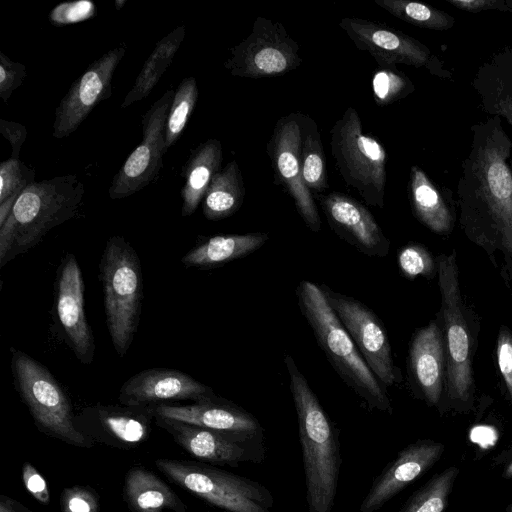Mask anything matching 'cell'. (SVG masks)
<instances>
[{
    "label": "cell",
    "instance_id": "cell-29",
    "mask_svg": "<svg viewBox=\"0 0 512 512\" xmlns=\"http://www.w3.org/2000/svg\"><path fill=\"white\" fill-rule=\"evenodd\" d=\"M245 187L235 160L217 172L203 199V214L211 221L227 218L243 204Z\"/></svg>",
    "mask_w": 512,
    "mask_h": 512
},
{
    "label": "cell",
    "instance_id": "cell-20",
    "mask_svg": "<svg viewBox=\"0 0 512 512\" xmlns=\"http://www.w3.org/2000/svg\"><path fill=\"white\" fill-rule=\"evenodd\" d=\"M214 396L213 390L187 373L170 368H151L127 379L118 400L127 406L152 407L170 401L194 402Z\"/></svg>",
    "mask_w": 512,
    "mask_h": 512
},
{
    "label": "cell",
    "instance_id": "cell-2",
    "mask_svg": "<svg viewBox=\"0 0 512 512\" xmlns=\"http://www.w3.org/2000/svg\"><path fill=\"white\" fill-rule=\"evenodd\" d=\"M284 361L297 413L308 512H332L342 463L339 434L294 359L286 355Z\"/></svg>",
    "mask_w": 512,
    "mask_h": 512
},
{
    "label": "cell",
    "instance_id": "cell-22",
    "mask_svg": "<svg viewBox=\"0 0 512 512\" xmlns=\"http://www.w3.org/2000/svg\"><path fill=\"white\" fill-rule=\"evenodd\" d=\"M444 445L432 440L409 444L375 477L360 512H376L441 458Z\"/></svg>",
    "mask_w": 512,
    "mask_h": 512
},
{
    "label": "cell",
    "instance_id": "cell-17",
    "mask_svg": "<svg viewBox=\"0 0 512 512\" xmlns=\"http://www.w3.org/2000/svg\"><path fill=\"white\" fill-rule=\"evenodd\" d=\"M154 421L183 450L201 462L237 467L241 463H259L263 459L262 445L171 418L154 416Z\"/></svg>",
    "mask_w": 512,
    "mask_h": 512
},
{
    "label": "cell",
    "instance_id": "cell-39",
    "mask_svg": "<svg viewBox=\"0 0 512 512\" xmlns=\"http://www.w3.org/2000/svg\"><path fill=\"white\" fill-rule=\"evenodd\" d=\"M62 512H98V496L90 487L65 488L60 497Z\"/></svg>",
    "mask_w": 512,
    "mask_h": 512
},
{
    "label": "cell",
    "instance_id": "cell-45",
    "mask_svg": "<svg viewBox=\"0 0 512 512\" xmlns=\"http://www.w3.org/2000/svg\"><path fill=\"white\" fill-rule=\"evenodd\" d=\"M0 512H31L19 502L2 495L0 497Z\"/></svg>",
    "mask_w": 512,
    "mask_h": 512
},
{
    "label": "cell",
    "instance_id": "cell-15",
    "mask_svg": "<svg viewBox=\"0 0 512 512\" xmlns=\"http://www.w3.org/2000/svg\"><path fill=\"white\" fill-rule=\"evenodd\" d=\"M125 51L124 44L110 49L72 83L55 110L52 135L56 139L75 132L100 102L111 97L113 75Z\"/></svg>",
    "mask_w": 512,
    "mask_h": 512
},
{
    "label": "cell",
    "instance_id": "cell-42",
    "mask_svg": "<svg viewBox=\"0 0 512 512\" xmlns=\"http://www.w3.org/2000/svg\"><path fill=\"white\" fill-rule=\"evenodd\" d=\"M22 480L28 492L40 503H50V492L43 476L29 462L22 466Z\"/></svg>",
    "mask_w": 512,
    "mask_h": 512
},
{
    "label": "cell",
    "instance_id": "cell-37",
    "mask_svg": "<svg viewBox=\"0 0 512 512\" xmlns=\"http://www.w3.org/2000/svg\"><path fill=\"white\" fill-rule=\"evenodd\" d=\"M398 265L402 274L410 279L417 276L428 277L435 271L431 254L420 244H410L401 249Z\"/></svg>",
    "mask_w": 512,
    "mask_h": 512
},
{
    "label": "cell",
    "instance_id": "cell-21",
    "mask_svg": "<svg viewBox=\"0 0 512 512\" xmlns=\"http://www.w3.org/2000/svg\"><path fill=\"white\" fill-rule=\"evenodd\" d=\"M330 228L343 240L370 257H384L390 243L370 211L339 192L317 194Z\"/></svg>",
    "mask_w": 512,
    "mask_h": 512
},
{
    "label": "cell",
    "instance_id": "cell-1",
    "mask_svg": "<svg viewBox=\"0 0 512 512\" xmlns=\"http://www.w3.org/2000/svg\"><path fill=\"white\" fill-rule=\"evenodd\" d=\"M469 153L457 184L459 222L466 236L512 267V140L502 118L471 127Z\"/></svg>",
    "mask_w": 512,
    "mask_h": 512
},
{
    "label": "cell",
    "instance_id": "cell-44",
    "mask_svg": "<svg viewBox=\"0 0 512 512\" xmlns=\"http://www.w3.org/2000/svg\"><path fill=\"white\" fill-rule=\"evenodd\" d=\"M0 133L11 144V157L19 158L21 147L27 137L26 127L15 121L0 119Z\"/></svg>",
    "mask_w": 512,
    "mask_h": 512
},
{
    "label": "cell",
    "instance_id": "cell-6",
    "mask_svg": "<svg viewBox=\"0 0 512 512\" xmlns=\"http://www.w3.org/2000/svg\"><path fill=\"white\" fill-rule=\"evenodd\" d=\"M11 369L15 389L41 432L72 446L93 447L76 429L71 401L45 366L12 347Z\"/></svg>",
    "mask_w": 512,
    "mask_h": 512
},
{
    "label": "cell",
    "instance_id": "cell-4",
    "mask_svg": "<svg viewBox=\"0 0 512 512\" xmlns=\"http://www.w3.org/2000/svg\"><path fill=\"white\" fill-rule=\"evenodd\" d=\"M300 310L327 359L370 410L391 413L384 386L361 357L350 335L329 305L321 286L301 281L296 289Z\"/></svg>",
    "mask_w": 512,
    "mask_h": 512
},
{
    "label": "cell",
    "instance_id": "cell-36",
    "mask_svg": "<svg viewBox=\"0 0 512 512\" xmlns=\"http://www.w3.org/2000/svg\"><path fill=\"white\" fill-rule=\"evenodd\" d=\"M35 181V170L19 158L0 163V203L20 194Z\"/></svg>",
    "mask_w": 512,
    "mask_h": 512
},
{
    "label": "cell",
    "instance_id": "cell-8",
    "mask_svg": "<svg viewBox=\"0 0 512 512\" xmlns=\"http://www.w3.org/2000/svg\"><path fill=\"white\" fill-rule=\"evenodd\" d=\"M156 467L172 482L228 512H272L270 490L246 478L204 462L157 459Z\"/></svg>",
    "mask_w": 512,
    "mask_h": 512
},
{
    "label": "cell",
    "instance_id": "cell-18",
    "mask_svg": "<svg viewBox=\"0 0 512 512\" xmlns=\"http://www.w3.org/2000/svg\"><path fill=\"white\" fill-rule=\"evenodd\" d=\"M55 309L65 341L76 358L83 364H91L95 343L84 312L82 272L71 253L65 256L57 272Z\"/></svg>",
    "mask_w": 512,
    "mask_h": 512
},
{
    "label": "cell",
    "instance_id": "cell-24",
    "mask_svg": "<svg viewBox=\"0 0 512 512\" xmlns=\"http://www.w3.org/2000/svg\"><path fill=\"white\" fill-rule=\"evenodd\" d=\"M482 109L512 126V48L504 47L483 62L473 80Z\"/></svg>",
    "mask_w": 512,
    "mask_h": 512
},
{
    "label": "cell",
    "instance_id": "cell-43",
    "mask_svg": "<svg viewBox=\"0 0 512 512\" xmlns=\"http://www.w3.org/2000/svg\"><path fill=\"white\" fill-rule=\"evenodd\" d=\"M453 7L470 13L488 10L512 11V0H445Z\"/></svg>",
    "mask_w": 512,
    "mask_h": 512
},
{
    "label": "cell",
    "instance_id": "cell-12",
    "mask_svg": "<svg viewBox=\"0 0 512 512\" xmlns=\"http://www.w3.org/2000/svg\"><path fill=\"white\" fill-rule=\"evenodd\" d=\"M339 27L359 50L368 52L382 67L398 64L425 67L433 75L451 78V73L425 44L401 31L349 17L343 18Z\"/></svg>",
    "mask_w": 512,
    "mask_h": 512
},
{
    "label": "cell",
    "instance_id": "cell-5",
    "mask_svg": "<svg viewBox=\"0 0 512 512\" xmlns=\"http://www.w3.org/2000/svg\"><path fill=\"white\" fill-rule=\"evenodd\" d=\"M100 279L109 335L115 351L124 357L140 319L143 279L139 257L121 236H111L103 250Z\"/></svg>",
    "mask_w": 512,
    "mask_h": 512
},
{
    "label": "cell",
    "instance_id": "cell-33",
    "mask_svg": "<svg viewBox=\"0 0 512 512\" xmlns=\"http://www.w3.org/2000/svg\"><path fill=\"white\" fill-rule=\"evenodd\" d=\"M394 17L409 24L436 31L452 28L455 19L450 14L433 6L407 0H374Z\"/></svg>",
    "mask_w": 512,
    "mask_h": 512
},
{
    "label": "cell",
    "instance_id": "cell-10",
    "mask_svg": "<svg viewBox=\"0 0 512 512\" xmlns=\"http://www.w3.org/2000/svg\"><path fill=\"white\" fill-rule=\"evenodd\" d=\"M301 63L299 45L285 27L259 16L250 34L230 50L224 67L233 76L258 79L283 75Z\"/></svg>",
    "mask_w": 512,
    "mask_h": 512
},
{
    "label": "cell",
    "instance_id": "cell-26",
    "mask_svg": "<svg viewBox=\"0 0 512 512\" xmlns=\"http://www.w3.org/2000/svg\"><path fill=\"white\" fill-rule=\"evenodd\" d=\"M408 194L415 217L437 234L450 233L454 224V213L446 198L447 192L428 177L417 165L410 169Z\"/></svg>",
    "mask_w": 512,
    "mask_h": 512
},
{
    "label": "cell",
    "instance_id": "cell-3",
    "mask_svg": "<svg viewBox=\"0 0 512 512\" xmlns=\"http://www.w3.org/2000/svg\"><path fill=\"white\" fill-rule=\"evenodd\" d=\"M84 185L74 174L32 182L0 226V267L35 247L56 226L79 211Z\"/></svg>",
    "mask_w": 512,
    "mask_h": 512
},
{
    "label": "cell",
    "instance_id": "cell-13",
    "mask_svg": "<svg viewBox=\"0 0 512 512\" xmlns=\"http://www.w3.org/2000/svg\"><path fill=\"white\" fill-rule=\"evenodd\" d=\"M323 293L353 340L366 365L384 386L397 381L387 332L381 320L357 299L321 286Z\"/></svg>",
    "mask_w": 512,
    "mask_h": 512
},
{
    "label": "cell",
    "instance_id": "cell-25",
    "mask_svg": "<svg viewBox=\"0 0 512 512\" xmlns=\"http://www.w3.org/2000/svg\"><path fill=\"white\" fill-rule=\"evenodd\" d=\"M222 159V144L217 139H208L191 151L182 168L183 217L192 215L203 201L214 175L221 170Z\"/></svg>",
    "mask_w": 512,
    "mask_h": 512
},
{
    "label": "cell",
    "instance_id": "cell-47",
    "mask_svg": "<svg viewBox=\"0 0 512 512\" xmlns=\"http://www.w3.org/2000/svg\"><path fill=\"white\" fill-rule=\"evenodd\" d=\"M507 512H512V503L508 506Z\"/></svg>",
    "mask_w": 512,
    "mask_h": 512
},
{
    "label": "cell",
    "instance_id": "cell-32",
    "mask_svg": "<svg viewBox=\"0 0 512 512\" xmlns=\"http://www.w3.org/2000/svg\"><path fill=\"white\" fill-rule=\"evenodd\" d=\"M458 474V467L450 466L434 475L408 498L398 512H443Z\"/></svg>",
    "mask_w": 512,
    "mask_h": 512
},
{
    "label": "cell",
    "instance_id": "cell-7",
    "mask_svg": "<svg viewBox=\"0 0 512 512\" xmlns=\"http://www.w3.org/2000/svg\"><path fill=\"white\" fill-rule=\"evenodd\" d=\"M330 147L346 185L366 204L383 208L386 186V151L374 137L363 132L356 109L349 107L330 131Z\"/></svg>",
    "mask_w": 512,
    "mask_h": 512
},
{
    "label": "cell",
    "instance_id": "cell-34",
    "mask_svg": "<svg viewBox=\"0 0 512 512\" xmlns=\"http://www.w3.org/2000/svg\"><path fill=\"white\" fill-rule=\"evenodd\" d=\"M198 99L194 77L184 78L178 85L168 113L165 129V147L168 150L180 138L192 116Z\"/></svg>",
    "mask_w": 512,
    "mask_h": 512
},
{
    "label": "cell",
    "instance_id": "cell-41",
    "mask_svg": "<svg viewBox=\"0 0 512 512\" xmlns=\"http://www.w3.org/2000/svg\"><path fill=\"white\" fill-rule=\"evenodd\" d=\"M497 361L500 373L512 400V333L502 326L497 338Z\"/></svg>",
    "mask_w": 512,
    "mask_h": 512
},
{
    "label": "cell",
    "instance_id": "cell-19",
    "mask_svg": "<svg viewBox=\"0 0 512 512\" xmlns=\"http://www.w3.org/2000/svg\"><path fill=\"white\" fill-rule=\"evenodd\" d=\"M151 410L153 416L179 420L262 445L263 428L259 421L244 409L215 395L193 404H161L152 406Z\"/></svg>",
    "mask_w": 512,
    "mask_h": 512
},
{
    "label": "cell",
    "instance_id": "cell-9",
    "mask_svg": "<svg viewBox=\"0 0 512 512\" xmlns=\"http://www.w3.org/2000/svg\"><path fill=\"white\" fill-rule=\"evenodd\" d=\"M437 263L446 335L447 391L453 400L467 402L474 387L471 341L463 312L455 253L439 256Z\"/></svg>",
    "mask_w": 512,
    "mask_h": 512
},
{
    "label": "cell",
    "instance_id": "cell-14",
    "mask_svg": "<svg viewBox=\"0 0 512 512\" xmlns=\"http://www.w3.org/2000/svg\"><path fill=\"white\" fill-rule=\"evenodd\" d=\"M302 113H290L278 120L267 144L275 181L292 198L297 212L313 232L321 219L312 192L305 185L301 168Z\"/></svg>",
    "mask_w": 512,
    "mask_h": 512
},
{
    "label": "cell",
    "instance_id": "cell-27",
    "mask_svg": "<svg viewBox=\"0 0 512 512\" xmlns=\"http://www.w3.org/2000/svg\"><path fill=\"white\" fill-rule=\"evenodd\" d=\"M124 498L133 512L187 511L185 503L164 481L142 467L126 473Z\"/></svg>",
    "mask_w": 512,
    "mask_h": 512
},
{
    "label": "cell",
    "instance_id": "cell-40",
    "mask_svg": "<svg viewBox=\"0 0 512 512\" xmlns=\"http://www.w3.org/2000/svg\"><path fill=\"white\" fill-rule=\"evenodd\" d=\"M25 76V65L12 61L0 51V97L5 104L8 103L13 91L21 86Z\"/></svg>",
    "mask_w": 512,
    "mask_h": 512
},
{
    "label": "cell",
    "instance_id": "cell-16",
    "mask_svg": "<svg viewBox=\"0 0 512 512\" xmlns=\"http://www.w3.org/2000/svg\"><path fill=\"white\" fill-rule=\"evenodd\" d=\"M154 419L151 407L95 404L74 416V425L93 443L132 449L144 442Z\"/></svg>",
    "mask_w": 512,
    "mask_h": 512
},
{
    "label": "cell",
    "instance_id": "cell-31",
    "mask_svg": "<svg viewBox=\"0 0 512 512\" xmlns=\"http://www.w3.org/2000/svg\"><path fill=\"white\" fill-rule=\"evenodd\" d=\"M301 168L305 185L321 194L328 188L326 159L316 122L302 114Z\"/></svg>",
    "mask_w": 512,
    "mask_h": 512
},
{
    "label": "cell",
    "instance_id": "cell-35",
    "mask_svg": "<svg viewBox=\"0 0 512 512\" xmlns=\"http://www.w3.org/2000/svg\"><path fill=\"white\" fill-rule=\"evenodd\" d=\"M371 84L374 100L379 106L392 104L415 90L410 78L395 66H384L376 70Z\"/></svg>",
    "mask_w": 512,
    "mask_h": 512
},
{
    "label": "cell",
    "instance_id": "cell-11",
    "mask_svg": "<svg viewBox=\"0 0 512 512\" xmlns=\"http://www.w3.org/2000/svg\"><path fill=\"white\" fill-rule=\"evenodd\" d=\"M175 91L167 90L142 117V142L115 174L108 193L112 200L129 197L149 185L163 167L165 129Z\"/></svg>",
    "mask_w": 512,
    "mask_h": 512
},
{
    "label": "cell",
    "instance_id": "cell-30",
    "mask_svg": "<svg viewBox=\"0 0 512 512\" xmlns=\"http://www.w3.org/2000/svg\"><path fill=\"white\" fill-rule=\"evenodd\" d=\"M185 31V26L180 25L157 42L152 53L144 62L132 88L125 96L121 108H126L150 94L170 66L184 40Z\"/></svg>",
    "mask_w": 512,
    "mask_h": 512
},
{
    "label": "cell",
    "instance_id": "cell-38",
    "mask_svg": "<svg viewBox=\"0 0 512 512\" xmlns=\"http://www.w3.org/2000/svg\"><path fill=\"white\" fill-rule=\"evenodd\" d=\"M96 13L97 9L92 1L63 2L52 9L49 20L55 26H64L93 18Z\"/></svg>",
    "mask_w": 512,
    "mask_h": 512
},
{
    "label": "cell",
    "instance_id": "cell-28",
    "mask_svg": "<svg viewBox=\"0 0 512 512\" xmlns=\"http://www.w3.org/2000/svg\"><path fill=\"white\" fill-rule=\"evenodd\" d=\"M268 239L263 232L217 235L191 249L181 262L186 267L211 269L253 253Z\"/></svg>",
    "mask_w": 512,
    "mask_h": 512
},
{
    "label": "cell",
    "instance_id": "cell-23",
    "mask_svg": "<svg viewBox=\"0 0 512 512\" xmlns=\"http://www.w3.org/2000/svg\"><path fill=\"white\" fill-rule=\"evenodd\" d=\"M410 371L431 405L439 402L443 387L444 336L435 322L417 331L409 350Z\"/></svg>",
    "mask_w": 512,
    "mask_h": 512
},
{
    "label": "cell",
    "instance_id": "cell-46",
    "mask_svg": "<svg viewBox=\"0 0 512 512\" xmlns=\"http://www.w3.org/2000/svg\"><path fill=\"white\" fill-rule=\"evenodd\" d=\"M502 476L505 479H512V456H510L508 462L506 463L503 469Z\"/></svg>",
    "mask_w": 512,
    "mask_h": 512
}]
</instances>
